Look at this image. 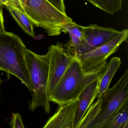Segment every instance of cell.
Wrapping results in <instances>:
<instances>
[{"instance_id": "obj_20", "label": "cell", "mask_w": 128, "mask_h": 128, "mask_svg": "<svg viewBox=\"0 0 128 128\" xmlns=\"http://www.w3.org/2000/svg\"><path fill=\"white\" fill-rule=\"evenodd\" d=\"M0 2L3 3L5 5L9 4L10 3V0H0Z\"/></svg>"}, {"instance_id": "obj_12", "label": "cell", "mask_w": 128, "mask_h": 128, "mask_svg": "<svg viewBox=\"0 0 128 128\" xmlns=\"http://www.w3.org/2000/svg\"><path fill=\"white\" fill-rule=\"evenodd\" d=\"M5 6L24 31L29 36L34 38V25L20 8L10 4L5 5Z\"/></svg>"}, {"instance_id": "obj_17", "label": "cell", "mask_w": 128, "mask_h": 128, "mask_svg": "<svg viewBox=\"0 0 128 128\" xmlns=\"http://www.w3.org/2000/svg\"><path fill=\"white\" fill-rule=\"evenodd\" d=\"M10 127L12 128H24L22 118L19 113L12 114V117L9 123Z\"/></svg>"}, {"instance_id": "obj_3", "label": "cell", "mask_w": 128, "mask_h": 128, "mask_svg": "<svg viewBox=\"0 0 128 128\" xmlns=\"http://www.w3.org/2000/svg\"><path fill=\"white\" fill-rule=\"evenodd\" d=\"M24 52L26 64L33 86L29 108L34 112L38 108L42 107L48 114L51 111L48 94L49 54L48 52L44 55H39L27 48Z\"/></svg>"}, {"instance_id": "obj_15", "label": "cell", "mask_w": 128, "mask_h": 128, "mask_svg": "<svg viewBox=\"0 0 128 128\" xmlns=\"http://www.w3.org/2000/svg\"><path fill=\"white\" fill-rule=\"evenodd\" d=\"M64 27L66 33L69 34L70 38V41L66 46L67 48H74L80 45L84 38L83 26L72 22L65 24Z\"/></svg>"}, {"instance_id": "obj_19", "label": "cell", "mask_w": 128, "mask_h": 128, "mask_svg": "<svg viewBox=\"0 0 128 128\" xmlns=\"http://www.w3.org/2000/svg\"><path fill=\"white\" fill-rule=\"evenodd\" d=\"M2 8L3 7H0V32L6 31L4 27V20Z\"/></svg>"}, {"instance_id": "obj_8", "label": "cell", "mask_w": 128, "mask_h": 128, "mask_svg": "<svg viewBox=\"0 0 128 128\" xmlns=\"http://www.w3.org/2000/svg\"><path fill=\"white\" fill-rule=\"evenodd\" d=\"M84 40L80 45L67 51L72 55L87 53L109 42L121 32L114 28L91 24L83 26Z\"/></svg>"}, {"instance_id": "obj_9", "label": "cell", "mask_w": 128, "mask_h": 128, "mask_svg": "<svg viewBox=\"0 0 128 128\" xmlns=\"http://www.w3.org/2000/svg\"><path fill=\"white\" fill-rule=\"evenodd\" d=\"M78 100L58 105L56 112L49 118L44 128H74V121Z\"/></svg>"}, {"instance_id": "obj_18", "label": "cell", "mask_w": 128, "mask_h": 128, "mask_svg": "<svg viewBox=\"0 0 128 128\" xmlns=\"http://www.w3.org/2000/svg\"><path fill=\"white\" fill-rule=\"evenodd\" d=\"M49 3L52 4L59 11L65 14L66 13V7L64 0H47Z\"/></svg>"}, {"instance_id": "obj_7", "label": "cell", "mask_w": 128, "mask_h": 128, "mask_svg": "<svg viewBox=\"0 0 128 128\" xmlns=\"http://www.w3.org/2000/svg\"><path fill=\"white\" fill-rule=\"evenodd\" d=\"M48 52L49 55V67L48 94L49 98L74 57L59 42L50 46Z\"/></svg>"}, {"instance_id": "obj_11", "label": "cell", "mask_w": 128, "mask_h": 128, "mask_svg": "<svg viewBox=\"0 0 128 128\" xmlns=\"http://www.w3.org/2000/svg\"><path fill=\"white\" fill-rule=\"evenodd\" d=\"M120 58L114 57L106 64L104 72L100 78L97 98L101 97L109 88L111 82L121 65Z\"/></svg>"}, {"instance_id": "obj_4", "label": "cell", "mask_w": 128, "mask_h": 128, "mask_svg": "<svg viewBox=\"0 0 128 128\" xmlns=\"http://www.w3.org/2000/svg\"><path fill=\"white\" fill-rule=\"evenodd\" d=\"M104 71L97 74H85L78 61L74 58L49 97L50 102L60 105L77 101L84 89L100 78Z\"/></svg>"}, {"instance_id": "obj_22", "label": "cell", "mask_w": 128, "mask_h": 128, "mask_svg": "<svg viewBox=\"0 0 128 128\" xmlns=\"http://www.w3.org/2000/svg\"><path fill=\"white\" fill-rule=\"evenodd\" d=\"M2 81L1 80V78H0V86H1V84H2Z\"/></svg>"}, {"instance_id": "obj_10", "label": "cell", "mask_w": 128, "mask_h": 128, "mask_svg": "<svg viewBox=\"0 0 128 128\" xmlns=\"http://www.w3.org/2000/svg\"><path fill=\"white\" fill-rule=\"evenodd\" d=\"M101 77L90 84L80 95L74 121V128H78L86 112L97 97Z\"/></svg>"}, {"instance_id": "obj_16", "label": "cell", "mask_w": 128, "mask_h": 128, "mask_svg": "<svg viewBox=\"0 0 128 128\" xmlns=\"http://www.w3.org/2000/svg\"><path fill=\"white\" fill-rule=\"evenodd\" d=\"M107 14L113 15L122 9V0H87Z\"/></svg>"}, {"instance_id": "obj_13", "label": "cell", "mask_w": 128, "mask_h": 128, "mask_svg": "<svg viewBox=\"0 0 128 128\" xmlns=\"http://www.w3.org/2000/svg\"><path fill=\"white\" fill-rule=\"evenodd\" d=\"M102 95L92 103L82 118L78 128H95L98 122L101 111Z\"/></svg>"}, {"instance_id": "obj_21", "label": "cell", "mask_w": 128, "mask_h": 128, "mask_svg": "<svg viewBox=\"0 0 128 128\" xmlns=\"http://www.w3.org/2000/svg\"><path fill=\"white\" fill-rule=\"evenodd\" d=\"M4 6H5V5L2 3L0 2V7H2L3 8Z\"/></svg>"}, {"instance_id": "obj_2", "label": "cell", "mask_w": 128, "mask_h": 128, "mask_svg": "<svg viewBox=\"0 0 128 128\" xmlns=\"http://www.w3.org/2000/svg\"><path fill=\"white\" fill-rule=\"evenodd\" d=\"M20 9L34 25L44 29L50 36L66 34L64 25L72 20L47 0H18Z\"/></svg>"}, {"instance_id": "obj_14", "label": "cell", "mask_w": 128, "mask_h": 128, "mask_svg": "<svg viewBox=\"0 0 128 128\" xmlns=\"http://www.w3.org/2000/svg\"><path fill=\"white\" fill-rule=\"evenodd\" d=\"M103 128H128V102L110 118Z\"/></svg>"}, {"instance_id": "obj_5", "label": "cell", "mask_w": 128, "mask_h": 128, "mask_svg": "<svg viewBox=\"0 0 128 128\" xmlns=\"http://www.w3.org/2000/svg\"><path fill=\"white\" fill-rule=\"evenodd\" d=\"M128 37V30L125 29L118 36L100 47L87 53L73 56L78 61L85 74L100 73L104 70L108 57L118 50L120 45L127 41Z\"/></svg>"}, {"instance_id": "obj_1", "label": "cell", "mask_w": 128, "mask_h": 128, "mask_svg": "<svg viewBox=\"0 0 128 128\" xmlns=\"http://www.w3.org/2000/svg\"><path fill=\"white\" fill-rule=\"evenodd\" d=\"M26 48L18 35L6 31L0 32V70L8 77L10 75L17 77L32 92V85L25 60Z\"/></svg>"}, {"instance_id": "obj_6", "label": "cell", "mask_w": 128, "mask_h": 128, "mask_svg": "<svg viewBox=\"0 0 128 128\" xmlns=\"http://www.w3.org/2000/svg\"><path fill=\"white\" fill-rule=\"evenodd\" d=\"M101 111L95 128H103L110 118L128 102V70L102 95Z\"/></svg>"}]
</instances>
